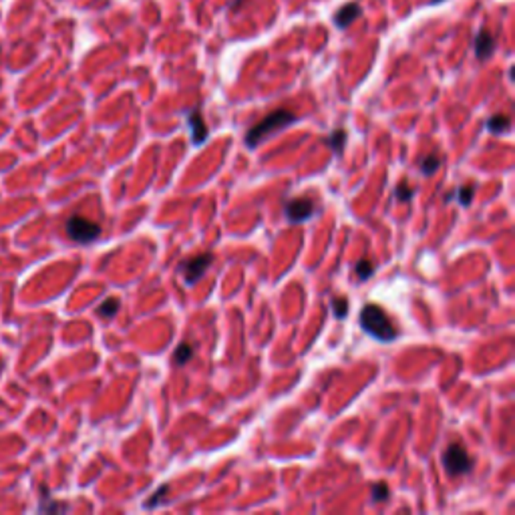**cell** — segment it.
Segmentation results:
<instances>
[{"label":"cell","instance_id":"18","mask_svg":"<svg viewBox=\"0 0 515 515\" xmlns=\"http://www.w3.org/2000/svg\"><path fill=\"white\" fill-rule=\"evenodd\" d=\"M389 487L385 485V483H375L373 485V491H371V499H373V503H382V501H387L389 499Z\"/></svg>","mask_w":515,"mask_h":515},{"label":"cell","instance_id":"12","mask_svg":"<svg viewBox=\"0 0 515 515\" xmlns=\"http://www.w3.org/2000/svg\"><path fill=\"white\" fill-rule=\"evenodd\" d=\"M441 165V158L437 153H429L427 158L421 159V171L423 176H433Z\"/></svg>","mask_w":515,"mask_h":515},{"label":"cell","instance_id":"16","mask_svg":"<svg viewBox=\"0 0 515 515\" xmlns=\"http://www.w3.org/2000/svg\"><path fill=\"white\" fill-rule=\"evenodd\" d=\"M192 357H194V348H192L187 342L179 344L178 348H176V353H174V358H176V362H178V364H185V362H187Z\"/></svg>","mask_w":515,"mask_h":515},{"label":"cell","instance_id":"20","mask_svg":"<svg viewBox=\"0 0 515 515\" xmlns=\"http://www.w3.org/2000/svg\"><path fill=\"white\" fill-rule=\"evenodd\" d=\"M332 310H335V316L337 318H346L348 314V300L344 296H338L332 300Z\"/></svg>","mask_w":515,"mask_h":515},{"label":"cell","instance_id":"7","mask_svg":"<svg viewBox=\"0 0 515 515\" xmlns=\"http://www.w3.org/2000/svg\"><path fill=\"white\" fill-rule=\"evenodd\" d=\"M496 51V39L489 31H479L475 39V55L479 59H489Z\"/></svg>","mask_w":515,"mask_h":515},{"label":"cell","instance_id":"17","mask_svg":"<svg viewBox=\"0 0 515 515\" xmlns=\"http://www.w3.org/2000/svg\"><path fill=\"white\" fill-rule=\"evenodd\" d=\"M473 194H475V187L473 185H461L453 196H457L461 205H469L471 199H473Z\"/></svg>","mask_w":515,"mask_h":515},{"label":"cell","instance_id":"6","mask_svg":"<svg viewBox=\"0 0 515 515\" xmlns=\"http://www.w3.org/2000/svg\"><path fill=\"white\" fill-rule=\"evenodd\" d=\"M314 214V201L310 198H298L292 199L288 205H286V216L290 221H306Z\"/></svg>","mask_w":515,"mask_h":515},{"label":"cell","instance_id":"3","mask_svg":"<svg viewBox=\"0 0 515 515\" xmlns=\"http://www.w3.org/2000/svg\"><path fill=\"white\" fill-rule=\"evenodd\" d=\"M443 467L447 469L449 475H463L469 473L473 467V459L467 453V449L461 443H451L445 453H443Z\"/></svg>","mask_w":515,"mask_h":515},{"label":"cell","instance_id":"21","mask_svg":"<svg viewBox=\"0 0 515 515\" xmlns=\"http://www.w3.org/2000/svg\"><path fill=\"white\" fill-rule=\"evenodd\" d=\"M169 493V485H163V487H159L158 491L153 493V496L149 497V501H145V507L147 509H153V507H158L159 501H163V497Z\"/></svg>","mask_w":515,"mask_h":515},{"label":"cell","instance_id":"15","mask_svg":"<svg viewBox=\"0 0 515 515\" xmlns=\"http://www.w3.org/2000/svg\"><path fill=\"white\" fill-rule=\"evenodd\" d=\"M395 196L396 199H400V201H411L413 196H415V187H413L409 181H400V183L396 185Z\"/></svg>","mask_w":515,"mask_h":515},{"label":"cell","instance_id":"22","mask_svg":"<svg viewBox=\"0 0 515 515\" xmlns=\"http://www.w3.org/2000/svg\"><path fill=\"white\" fill-rule=\"evenodd\" d=\"M431 2H441V0H431Z\"/></svg>","mask_w":515,"mask_h":515},{"label":"cell","instance_id":"4","mask_svg":"<svg viewBox=\"0 0 515 515\" xmlns=\"http://www.w3.org/2000/svg\"><path fill=\"white\" fill-rule=\"evenodd\" d=\"M67 234L73 242H79V244H89V242H95L101 236V226L91 221V219L83 218V216H73V218L67 219Z\"/></svg>","mask_w":515,"mask_h":515},{"label":"cell","instance_id":"9","mask_svg":"<svg viewBox=\"0 0 515 515\" xmlns=\"http://www.w3.org/2000/svg\"><path fill=\"white\" fill-rule=\"evenodd\" d=\"M189 127H192V141H194V145H201L208 139V127H205L203 117L199 115L198 111H192L189 113Z\"/></svg>","mask_w":515,"mask_h":515},{"label":"cell","instance_id":"5","mask_svg":"<svg viewBox=\"0 0 515 515\" xmlns=\"http://www.w3.org/2000/svg\"><path fill=\"white\" fill-rule=\"evenodd\" d=\"M212 260H214L212 254H201V256L189 258L187 262H183V264L179 266V270H181V274L185 276V282H187V284H196L199 278L205 274V270H208V266L212 264Z\"/></svg>","mask_w":515,"mask_h":515},{"label":"cell","instance_id":"11","mask_svg":"<svg viewBox=\"0 0 515 515\" xmlns=\"http://www.w3.org/2000/svg\"><path fill=\"white\" fill-rule=\"evenodd\" d=\"M509 125H512V119L507 115H493L487 119V129L491 133H505L509 129Z\"/></svg>","mask_w":515,"mask_h":515},{"label":"cell","instance_id":"10","mask_svg":"<svg viewBox=\"0 0 515 515\" xmlns=\"http://www.w3.org/2000/svg\"><path fill=\"white\" fill-rule=\"evenodd\" d=\"M119 298H107L105 302H101V306L97 308V314L101 318H113L119 312Z\"/></svg>","mask_w":515,"mask_h":515},{"label":"cell","instance_id":"13","mask_svg":"<svg viewBox=\"0 0 515 515\" xmlns=\"http://www.w3.org/2000/svg\"><path fill=\"white\" fill-rule=\"evenodd\" d=\"M375 272V266L371 260H358L357 266H355V274H357L358 280H369Z\"/></svg>","mask_w":515,"mask_h":515},{"label":"cell","instance_id":"1","mask_svg":"<svg viewBox=\"0 0 515 515\" xmlns=\"http://www.w3.org/2000/svg\"><path fill=\"white\" fill-rule=\"evenodd\" d=\"M358 320H360L362 330L380 342H391L398 337V328L391 322V318L387 316V312L378 304H366L360 310Z\"/></svg>","mask_w":515,"mask_h":515},{"label":"cell","instance_id":"23","mask_svg":"<svg viewBox=\"0 0 515 515\" xmlns=\"http://www.w3.org/2000/svg\"><path fill=\"white\" fill-rule=\"evenodd\" d=\"M0 371H2V362H0Z\"/></svg>","mask_w":515,"mask_h":515},{"label":"cell","instance_id":"14","mask_svg":"<svg viewBox=\"0 0 515 515\" xmlns=\"http://www.w3.org/2000/svg\"><path fill=\"white\" fill-rule=\"evenodd\" d=\"M326 143L335 149V153H342V149H344V145H346V131L337 129L330 137L326 139Z\"/></svg>","mask_w":515,"mask_h":515},{"label":"cell","instance_id":"2","mask_svg":"<svg viewBox=\"0 0 515 515\" xmlns=\"http://www.w3.org/2000/svg\"><path fill=\"white\" fill-rule=\"evenodd\" d=\"M294 121H296V115H294L292 111H288V109H278L274 113L266 115L264 119L260 121V123H256V125L246 133V145L252 149V147H256L260 141L270 137L274 131L284 129L286 125H290V123H294Z\"/></svg>","mask_w":515,"mask_h":515},{"label":"cell","instance_id":"19","mask_svg":"<svg viewBox=\"0 0 515 515\" xmlns=\"http://www.w3.org/2000/svg\"><path fill=\"white\" fill-rule=\"evenodd\" d=\"M69 507L65 505V503H55V501H51L49 497H44L42 499V503L39 505V512L42 514H55V512H67Z\"/></svg>","mask_w":515,"mask_h":515},{"label":"cell","instance_id":"8","mask_svg":"<svg viewBox=\"0 0 515 515\" xmlns=\"http://www.w3.org/2000/svg\"><path fill=\"white\" fill-rule=\"evenodd\" d=\"M360 6H358L357 2H348V4H344L340 10L337 12V17H335V24H337L338 28H346L353 20H357L360 17Z\"/></svg>","mask_w":515,"mask_h":515}]
</instances>
